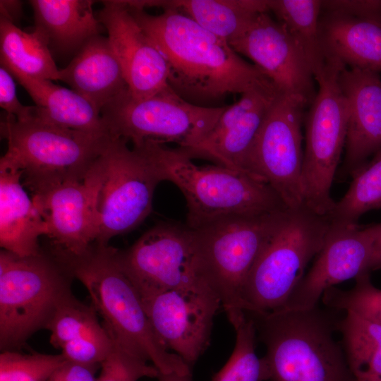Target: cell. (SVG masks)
I'll return each instance as SVG.
<instances>
[{
	"instance_id": "cell-1",
	"label": "cell",
	"mask_w": 381,
	"mask_h": 381,
	"mask_svg": "<svg viewBox=\"0 0 381 381\" xmlns=\"http://www.w3.org/2000/svg\"><path fill=\"white\" fill-rule=\"evenodd\" d=\"M126 1L164 56L169 85L186 101L206 107L229 95L274 85L226 41L177 9L164 6L162 13L152 15Z\"/></svg>"
},
{
	"instance_id": "cell-2",
	"label": "cell",
	"mask_w": 381,
	"mask_h": 381,
	"mask_svg": "<svg viewBox=\"0 0 381 381\" xmlns=\"http://www.w3.org/2000/svg\"><path fill=\"white\" fill-rule=\"evenodd\" d=\"M135 148L162 181L175 184L187 205L186 225L196 229L222 218L258 216L289 210L265 182L219 164L198 166L179 147L147 140Z\"/></svg>"
},
{
	"instance_id": "cell-3",
	"label": "cell",
	"mask_w": 381,
	"mask_h": 381,
	"mask_svg": "<svg viewBox=\"0 0 381 381\" xmlns=\"http://www.w3.org/2000/svg\"><path fill=\"white\" fill-rule=\"evenodd\" d=\"M119 250L95 243L85 254L56 259L89 293L92 306L109 334L127 350L150 361L160 373H191L156 335L138 290L123 270Z\"/></svg>"
},
{
	"instance_id": "cell-4",
	"label": "cell",
	"mask_w": 381,
	"mask_h": 381,
	"mask_svg": "<svg viewBox=\"0 0 381 381\" xmlns=\"http://www.w3.org/2000/svg\"><path fill=\"white\" fill-rule=\"evenodd\" d=\"M253 320L270 381H354L341 344L340 318L318 306L305 310L245 311Z\"/></svg>"
},
{
	"instance_id": "cell-5",
	"label": "cell",
	"mask_w": 381,
	"mask_h": 381,
	"mask_svg": "<svg viewBox=\"0 0 381 381\" xmlns=\"http://www.w3.org/2000/svg\"><path fill=\"white\" fill-rule=\"evenodd\" d=\"M1 136L8 149L0 166L20 171L32 193L56 184L83 181L112 138L60 127L35 116L19 121L6 114Z\"/></svg>"
},
{
	"instance_id": "cell-6",
	"label": "cell",
	"mask_w": 381,
	"mask_h": 381,
	"mask_svg": "<svg viewBox=\"0 0 381 381\" xmlns=\"http://www.w3.org/2000/svg\"><path fill=\"white\" fill-rule=\"evenodd\" d=\"M289 210L228 217L189 228L195 274L218 298L225 313L244 310L241 294L247 277Z\"/></svg>"
},
{
	"instance_id": "cell-7",
	"label": "cell",
	"mask_w": 381,
	"mask_h": 381,
	"mask_svg": "<svg viewBox=\"0 0 381 381\" xmlns=\"http://www.w3.org/2000/svg\"><path fill=\"white\" fill-rule=\"evenodd\" d=\"M329 226L327 216L306 207L289 209L247 277L241 294L244 311L282 309L322 249Z\"/></svg>"
},
{
	"instance_id": "cell-8",
	"label": "cell",
	"mask_w": 381,
	"mask_h": 381,
	"mask_svg": "<svg viewBox=\"0 0 381 381\" xmlns=\"http://www.w3.org/2000/svg\"><path fill=\"white\" fill-rule=\"evenodd\" d=\"M64 265L42 250L22 257L0 253V346H19L45 328L58 306L72 294Z\"/></svg>"
},
{
	"instance_id": "cell-9",
	"label": "cell",
	"mask_w": 381,
	"mask_h": 381,
	"mask_svg": "<svg viewBox=\"0 0 381 381\" xmlns=\"http://www.w3.org/2000/svg\"><path fill=\"white\" fill-rule=\"evenodd\" d=\"M344 67L339 60L326 58L323 69L314 77L318 87L304 118L303 203L322 216H327L336 202L330 190L346 143L349 109L339 83Z\"/></svg>"
},
{
	"instance_id": "cell-10",
	"label": "cell",
	"mask_w": 381,
	"mask_h": 381,
	"mask_svg": "<svg viewBox=\"0 0 381 381\" xmlns=\"http://www.w3.org/2000/svg\"><path fill=\"white\" fill-rule=\"evenodd\" d=\"M226 107L192 104L170 87L143 99L133 97L128 89L104 107L101 114L111 136L133 147L152 140L185 149L211 131Z\"/></svg>"
},
{
	"instance_id": "cell-11",
	"label": "cell",
	"mask_w": 381,
	"mask_h": 381,
	"mask_svg": "<svg viewBox=\"0 0 381 381\" xmlns=\"http://www.w3.org/2000/svg\"><path fill=\"white\" fill-rule=\"evenodd\" d=\"M127 141L112 138L96 162V243L109 240L140 225L150 214L161 181L144 155Z\"/></svg>"
},
{
	"instance_id": "cell-12",
	"label": "cell",
	"mask_w": 381,
	"mask_h": 381,
	"mask_svg": "<svg viewBox=\"0 0 381 381\" xmlns=\"http://www.w3.org/2000/svg\"><path fill=\"white\" fill-rule=\"evenodd\" d=\"M308 103L281 93L274 100L253 140L243 169L267 183L290 210L304 206L302 125Z\"/></svg>"
},
{
	"instance_id": "cell-13",
	"label": "cell",
	"mask_w": 381,
	"mask_h": 381,
	"mask_svg": "<svg viewBox=\"0 0 381 381\" xmlns=\"http://www.w3.org/2000/svg\"><path fill=\"white\" fill-rule=\"evenodd\" d=\"M118 255L143 301L171 290L210 291L195 274L186 225L160 222Z\"/></svg>"
},
{
	"instance_id": "cell-14",
	"label": "cell",
	"mask_w": 381,
	"mask_h": 381,
	"mask_svg": "<svg viewBox=\"0 0 381 381\" xmlns=\"http://www.w3.org/2000/svg\"><path fill=\"white\" fill-rule=\"evenodd\" d=\"M95 164L83 181L60 183L32 193L55 257L82 255L96 243Z\"/></svg>"
},
{
	"instance_id": "cell-15",
	"label": "cell",
	"mask_w": 381,
	"mask_h": 381,
	"mask_svg": "<svg viewBox=\"0 0 381 381\" xmlns=\"http://www.w3.org/2000/svg\"><path fill=\"white\" fill-rule=\"evenodd\" d=\"M229 44L250 59L281 92L312 103L317 91L308 61L285 26L269 12L257 16L247 30Z\"/></svg>"
},
{
	"instance_id": "cell-16",
	"label": "cell",
	"mask_w": 381,
	"mask_h": 381,
	"mask_svg": "<svg viewBox=\"0 0 381 381\" xmlns=\"http://www.w3.org/2000/svg\"><path fill=\"white\" fill-rule=\"evenodd\" d=\"M375 233L376 224L361 226L330 223L315 262L280 310L314 308L327 289L370 273Z\"/></svg>"
},
{
	"instance_id": "cell-17",
	"label": "cell",
	"mask_w": 381,
	"mask_h": 381,
	"mask_svg": "<svg viewBox=\"0 0 381 381\" xmlns=\"http://www.w3.org/2000/svg\"><path fill=\"white\" fill-rule=\"evenodd\" d=\"M156 335L190 368L207 349L214 317L222 306L210 291L171 290L143 301Z\"/></svg>"
},
{
	"instance_id": "cell-18",
	"label": "cell",
	"mask_w": 381,
	"mask_h": 381,
	"mask_svg": "<svg viewBox=\"0 0 381 381\" xmlns=\"http://www.w3.org/2000/svg\"><path fill=\"white\" fill-rule=\"evenodd\" d=\"M107 30L131 95L147 98L169 88L167 62L126 1H104L97 15Z\"/></svg>"
},
{
	"instance_id": "cell-19",
	"label": "cell",
	"mask_w": 381,
	"mask_h": 381,
	"mask_svg": "<svg viewBox=\"0 0 381 381\" xmlns=\"http://www.w3.org/2000/svg\"><path fill=\"white\" fill-rule=\"evenodd\" d=\"M281 92L272 85L250 90L227 106L211 131L197 144L180 148L190 157H203L246 172L247 153L269 109ZM247 173V172H246Z\"/></svg>"
},
{
	"instance_id": "cell-20",
	"label": "cell",
	"mask_w": 381,
	"mask_h": 381,
	"mask_svg": "<svg viewBox=\"0 0 381 381\" xmlns=\"http://www.w3.org/2000/svg\"><path fill=\"white\" fill-rule=\"evenodd\" d=\"M339 83L349 109L345 157L339 178L351 176L381 150V78L356 68H343Z\"/></svg>"
},
{
	"instance_id": "cell-21",
	"label": "cell",
	"mask_w": 381,
	"mask_h": 381,
	"mask_svg": "<svg viewBox=\"0 0 381 381\" xmlns=\"http://www.w3.org/2000/svg\"><path fill=\"white\" fill-rule=\"evenodd\" d=\"M59 80L66 83L100 111L128 89L108 37L100 35L88 40L68 65L59 69Z\"/></svg>"
},
{
	"instance_id": "cell-22",
	"label": "cell",
	"mask_w": 381,
	"mask_h": 381,
	"mask_svg": "<svg viewBox=\"0 0 381 381\" xmlns=\"http://www.w3.org/2000/svg\"><path fill=\"white\" fill-rule=\"evenodd\" d=\"M20 171L0 166V245L3 250L26 257L41 250L39 239L47 225L20 181Z\"/></svg>"
},
{
	"instance_id": "cell-23",
	"label": "cell",
	"mask_w": 381,
	"mask_h": 381,
	"mask_svg": "<svg viewBox=\"0 0 381 381\" xmlns=\"http://www.w3.org/2000/svg\"><path fill=\"white\" fill-rule=\"evenodd\" d=\"M320 36L326 57L381 73V20L327 12L320 19Z\"/></svg>"
},
{
	"instance_id": "cell-24",
	"label": "cell",
	"mask_w": 381,
	"mask_h": 381,
	"mask_svg": "<svg viewBox=\"0 0 381 381\" xmlns=\"http://www.w3.org/2000/svg\"><path fill=\"white\" fill-rule=\"evenodd\" d=\"M35 104V117L65 128L109 134L101 111L75 91L52 80L13 75Z\"/></svg>"
},
{
	"instance_id": "cell-25",
	"label": "cell",
	"mask_w": 381,
	"mask_h": 381,
	"mask_svg": "<svg viewBox=\"0 0 381 381\" xmlns=\"http://www.w3.org/2000/svg\"><path fill=\"white\" fill-rule=\"evenodd\" d=\"M35 26L49 43L67 53L78 52L88 40L100 35L103 26L90 0H32Z\"/></svg>"
},
{
	"instance_id": "cell-26",
	"label": "cell",
	"mask_w": 381,
	"mask_h": 381,
	"mask_svg": "<svg viewBox=\"0 0 381 381\" xmlns=\"http://www.w3.org/2000/svg\"><path fill=\"white\" fill-rule=\"evenodd\" d=\"M147 6L177 9L228 43L243 35L260 13L270 12L268 0L148 1Z\"/></svg>"
},
{
	"instance_id": "cell-27",
	"label": "cell",
	"mask_w": 381,
	"mask_h": 381,
	"mask_svg": "<svg viewBox=\"0 0 381 381\" xmlns=\"http://www.w3.org/2000/svg\"><path fill=\"white\" fill-rule=\"evenodd\" d=\"M49 38L39 27L26 32L0 17L1 65L12 75L59 80V69L52 56Z\"/></svg>"
},
{
	"instance_id": "cell-28",
	"label": "cell",
	"mask_w": 381,
	"mask_h": 381,
	"mask_svg": "<svg viewBox=\"0 0 381 381\" xmlns=\"http://www.w3.org/2000/svg\"><path fill=\"white\" fill-rule=\"evenodd\" d=\"M338 332L354 377L381 378V325L348 310L339 321Z\"/></svg>"
},
{
	"instance_id": "cell-29",
	"label": "cell",
	"mask_w": 381,
	"mask_h": 381,
	"mask_svg": "<svg viewBox=\"0 0 381 381\" xmlns=\"http://www.w3.org/2000/svg\"><path fill=\"white\" fill-rule=\"evenodd\" d=\"M268 6L303 49L315 77L326 63L320 36L322 1L268 0Z\"/></svg>"
},
{
	"instance_id": "cell-30",
	"label": "cell",
	"mask_w": 381,
	"mask_h": 381,
	"mask_svg": "<svg viewBox=\"0 0 381 381\" xmlns=\"http://www.w3.org/2000/svg\"><path fill=\"white\" fill-rule=\"evenodd\" d=\"M236 332L234 351L226 363L212 381H265L270 380L267 365L255 353L256 329L244 310L226 313Z\"/></svg>"
},
{
	"instance_id": "cell-31",
	"label": "cell",
	"mask_w": 381,
	"mask_h": 381,
	"mask_svg": "<svg viewBox=\"0 0 381 381\" xmlns=\"http://www.w3.org/2000/svg\"><path fill=\"white\" fill-rule=\"evenodd\" d=\"M351 177L346 193L327 215L332 224H358L363 214L381 208V150Z\"/></svg>"
},
{
	"instance_id": "cell-32",
	"label": "cell",
	"mask_w": 381,
	"mask_h": 381,
	"mask_svg": "<svg viewBox=\"0 0 381 381\" xmlns=\"http://www.w3.org/2000/svg\"><path fill=\"white\" fill-rule=\"evenodd\" d=\"M45 328L50 332V343L58 349L106 330L92 306L83 303L73 294L60 303Z\"/></svg>"
},
{
	"instance_id": "cell-33",
	"label": "cell",
	"mask_w": 381,
	"mask_h": 381,
	"mask_svg": "<svg viewBox=\"0 0 381 381\" xmlns=\"http://www.w3.org/2000/svg\"><path fill=\"white\" fill-rule=\"evenodd\" d=\"M356 283L349 290L332 286L322 294L323 303L336 310H351L381 325V289L370 281V273L355 278Z\"/></svg>"
},
{
	"instance_id": "cell-34",
	"label": "cell",
	"mask_w": 381,
	"mask_h": 381,
	"mask_svg": "<svg viewBox=\"0 0 381 381\" xmlns=\"http://www.w3.org/2000/svg\"><path fill=\"white\" fill-rule=\"evenodd\" d=\"M61 354H23L11 350L0 355V381H48L65 363Z\"/></svg>"
},
{
	"instance_id": "cell-35",
	"label": "cell",
	"mask_w": 381,
	"mask_h": 381,
	"mask_svg": "<svg viewBox=\"0 0 381 381\" xmlns=\"http://www.w3.org/2000/svg\"><path fill=\"white\" fill-rule=\"evenodd\" d=\"M113 341V348L100 364L102 370L96 381H138L144 377H158L159 372L155 366Z\"/></svg>"
},
{
	"instance_id": "cell-36",
	"label": "cell",
	"mask_w": 381,
	"mask_h": 381,
	"mask_svg": "<svg viewBox=\"0 0 381 381\" xmlns=\"http://www.w3.org/2000/svg\"><path fill=\"white\" fill-rule=\"evenodd\" d=\"M113 344V339L105 330L99 334L69 341L60 349L67 361L100 365L110 353Z\"/></svg>"
},
{
	"instance_id": "cell-37",
	"label": "cell",
	"mask_w": 381,
	"mask_h": 381,
	"mask_svg": "<svg viewBox=\"0 0 381 381\" xmlns=\"http://www.w3.org/2000/svg\"><path fill=\"white\" fill-rule=\"evenodd\" d=\"M13 75L3 66H0V106L6 114L19 121L35 116V106H25L18 99Z\"/></svg>"
},
{
	"instance_id": "cell-38",
	"label": "cell",
	"mask_w": 381,
	"mask_h": 381,
	"mask_svg": "<svg viewBox=\"0 0 381 381\" xmlns=\"http://www.w3.org/2000/svg\"><path fill=\"white\" fill-rule=\"evenodd\" d=\"M322 8L327 12L381 20V1H322Z\"/></svg>"
},
{
	"instance_id": "cell-39",
	"label": "cell",
	"mask_w": 381,
	"mask_h": 381,
	"mask_svg": "<svg viewBox=\"0 0 381 381\" xmlns=\"http://www.w3.org/2000/svg\"><path fill=\"white\" fill-rule=\"evenodd\" d=\"M100 365H88L66 361L48 381H96L95 374Z\"/></svg>"
},
{
	"instance_id": "cell-40",
	"label": "cell",
	"mask_w": 381,
	"mask_h": 381,
	"mask_svg": "<svg viewBox=\"0 0 381 381\" xmlns=\"http://www.w3.org/2000/svg\"><path fill=\"white\" fill-rule=\"evenodd\" d=\"M0 8V17L4 18L13 23L16 17L19 16L21 10L20 2L18 1L1 0Z\"/></svg>"
},
{
	"instance_id": "cell-41",
	"label": "cell",
	"mask_w": 381,
	"mask_h": 381,
	"mask_svg": "<svg viewBox=\"0 0 381 381\" xmlns=\"http://www.w3.org/2000/svg\"><path fill=\"white\" fill-rule=\"evenodd\" d=\"M381 269V223L376 224L370 271Z\"/></svg>"
},
{
	"instance_id": "cell-42",
	"label": "cell",
	"mask_w": 381,
	"mask_h": 381,
	"mask_svg": "<svg viewBox=\"0 0 381 381\" xmlns=\"http://www.w3.org/2000/svg\"><path fill=\"white\" fill-rule=\"evenodd\" d=\"M157 380L158 381H192V376L191 373L181 375L176 373H159Z\"/></svg>"
},
{
	"instance_id": "cell-43",
	"label": "cell",
	"mask_w": 381,
	"mask_h": 381,
	"mask_svg": "<svg viewBox=\"0 0 381 381\" xmlns=\"http://www.w3.org/2000/svg\"><path fill=\"white\" fill-rule=\"evenodd\" d=\"M354 381H381V378H365V379H356Z\"/></svg>"
}]
</instances>
